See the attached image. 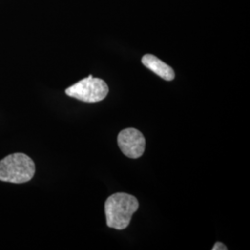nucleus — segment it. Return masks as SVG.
I'll return each mask as SVG.
<instances>
[{"label":"nucleus","instance_id":"obj_3","mask_svg":"<svg viewBox=\"0 0 250 250\" xmlns=\"http://www.w3.org/2000/svg\"><path fill=\"white\" fill-rule=\"evenodd\" d=\"M108 91L109 89L105 81L89 75L87 78L79 81L67 88L65 93L67 96L83 102L97 103L106 99Z\"/></svg>","mask_w":250,"mask_h":250},{"label":"nucleus","instance_id":"obj_2","mask_svg":"<svg viewBox=\"0 0 250 250\" xmlns=\"http://www.w3.org/2000/svg\"><path fill=\"white\" fill-rule=\"evenodd\" d=\"M36 165L23 153H14L0 161V181L13 184L27 183L34 177Z\"/></svg>","mask_w":250,"mask_h":250},{"label":"nucleus","instance_id":"obj_5","mask_svg":"<svg viewBox=\"0 0 250 250\" xmlns=\"http://www.w3.org/2000/svg\"><path fill=\"white\" fill-rule=\"evenodd\" d=\"M142 63L147 69H149L165 81H172L175 77V73L172 68L166 63L161 62L160 59H158L154 55H145L142 58Z\"/></svg>","mask_w":250,"mask_h":250},{"label":"nucleus","instance_id":"obj_4","mask_svg":"<svg viewBox=\"0 0 250 250\" xmlns=\"http://www.w3.org/2000/svg\"><path fill=\"white\" fill-rule=\"evenodd\" d=\"M118 146L126 157L138 159L145 152L146 139L139 130L126 128L118 135Z\"/></svg>","mask_w":250,"mask_h":250},{"label":"nucleus","instance_id":"obj_1","mask_svg":"<svg viewBox=\"0 0 250 250\" xmlns=\"http://www.w3.org/2000/svg\"><path fill=\"white\" fill-rule=\"evenodd\" d=\"M139 208L135 197L126 193H115L105 202L107 225L116 230H125L132 220V216Z\"/></svg>","mask_w":250,"mask_h":250},{"label":"nucleus","instance_id":"obj_6","mask_svg":"<svg viewBox=\"0 0 250 250\" xmlns=\"http://www.w3.org/2000/svg\"><path fill=\"white\" fill-rule=\"evenodd\" d=\"M227 247L223 244V243H221V242H217L216 244L214 245V247L212 248V250H227Z\"/></svg>","mask_w":250,"mask_h":250}]
</instances>
